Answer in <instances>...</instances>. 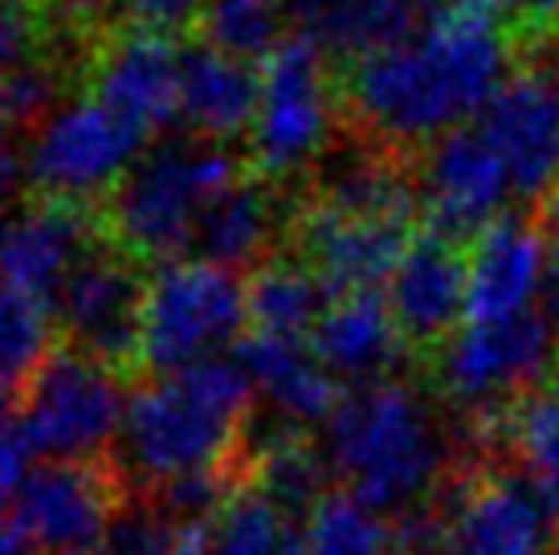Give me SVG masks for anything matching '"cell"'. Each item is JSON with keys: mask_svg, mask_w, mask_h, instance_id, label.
<instances>
[{"mask_svg": "<svg viewBox=\"0 0 559 555\" xmlns=\"http://www.w3.org/2000/svg\"><path fill=\"white\" fill-rule=\"evenodd\" d=\"M91 555H98V552H91Z\"/></svg>", "mask_w": 559, "mask_h": 555, "instance_id": "obj_43", "label": "cell"}, {"mask_svg": "<svg viewBox=\"0 0 559 555\" xmlns=\"http://www.w3.org/2000/svg\"><path fill=\"white\" fill-rule=\"evenodd\" d=\"M544 58L547 62H544V74L539 78H544L547 86H551V94L559 98V37L551 42V46H544Z\"/></svg>", "mask_w": 559, "mask_h": 555, "instance_id": "obj_40", "label": "cell"}, {"mask_svg": "<svg viewBox=\"0 0 559 555\" xmlns=\"http://www.w3.org/2000/svg\"><path fill=\"white\" fill-rule=\"evenodd\" d=\"M323 449L335 479L389 519L425 503L457 470L450 421H437L429 401L404 380L343 392Z\"/></svg>", "mask_w": 559, "mask_h": 555, "instance_id": "obj_2", "label": "cell"}, {"mask_svg": "<svg viewBox=\"0 0 559 555\" xmlns=\"http://www.w3.org/2000/svg\"><path fill=\"white\" fill-rule=\"evenodd\" d=\"M319 209L368 221H408L420 209V185L408 180L401 160L384 143H343L319 160L314 176Z\"/></svg>", "mask_w": 559, "mask_h": 555, "instance_id": "obj_23", "label": "cell"}, {"mask_svg": "<svg viewBox=\"0 0 559 555\" xmlns=\"http://www.w3.org/2000/svg\"><path fill=\"white\" fill-rule=\"evenodd\" d=\"M253 409L258 388L246 368L229 355L204 359L180 376L131 392L110 458L119 462L131 491H156L180 474L225 462Z\"/></svg>", "mask_w": 559, "mask_h": 555, "instance_id": "obj_3", "label": "cell"}, {"mask_svg": "<svg viewBox=\"0 0 559 555\" xmlns=\"http://www.w3.org/2000/svg\"><path fill=\"white\" fill-rule=\"evenodd\" d=\"M511 176L514 197L539 201L559 185V98L544 78L511 74L474 123Z\"/></svg>", "mask_w": 559, "mask_h": 555, "instance_id": "obj_17", "label": "cell"}, {"mask_svg": "<svg viewBox=\"0 0 559 555\" xmlns=\"http://www.w3.org/2000/svg\"><path fill=\"white\" fill-rule=\"evenodd\" d=\"M331 307V294L307 262L270 258L246 278V315L253 335L311 340V331Z\"/></svg>", "mask_w": 559, "mask_h": 555, "instance_id": "obj_25", "label": "cell"}, {"mask_svg": "<svg viewBox=\"0 0 559 555\" xmlns=\"http://www.w3.org/2000/svg\"><path fill=\"white\" fill-rule=\"evenodd\" d=\"M131 16L147 25V29L171 33V29H185L192 21H201L209 0H127Z\"/></svg>", "mask_w": 559, "mask_h": 555, "instance_id": "obj_37", "label": "cell"}, {"mask_svg": "<svg viewBox=\"0 0 559 555\" xmlns=\"http://www.w3.org/2000/svg\"><path fill=\"white\" fill-rule=\"evenodd\" d=\"M127 401L123 376L62 343L25 385V433L46 462H98L119 446Z\"/></svg>", "mask_w": 559, "mask_h": 555, "instance_id": "obj_7", "label": "cell"}, {"mask_svg": "<svg viewBox=\"0 0 559 555\" xmlns=\"http://www.w3.org/2000/svg\"><path fill=\"white\" fill-rule=\"evenodd\" d=\"M544 229H547V237H559V185L544 201Z\"/></svg>", "mask_w": 559, "mask_h": 555, "instance_id": "obj_41", "label": "cell"}, {"mask_svg": "<svg viewBox=\"0 0 559 555\" xmlns=\"http://www.w3.org/2000/svg\"><path fill=\"white\" fill-rule=\"evenodd\" d=\"M335 94L326 82V54L307 37H290L262 66V103L249 131V160L262 180L298 176L331 152Z\"/></svg>", "mask_w": 559, "mask_h": 555, "instance_id": "obj_9", "label": "cell"}, {"mask_svg": "<svg viewBox=\"0 0 559 555\" xmlns=\"http://www.w3.org/2000/svg\"><path fill=\"white\" fill-rule=\"evenodd\" d=\"M86 66L94 103L147 135L180 119V46L168 33L147 25L110 33Z\"/></svg>", "mask_w": 559, "mask_h": 555, "instance_id": "obj_14", "label": "cell"}, {"mask_svg": "<svg viewBox=\"0 0 559 555\" xmlns=\"http://www.w3.org/2000/svg\"><path fill=\"white\" fill-rule=\"evenodd\" d=\"M53 352V307L0 282V380L25 388Z\"/></svg>", "mask_w": 559, "mask_h": 555, "instance_id": "obj_30", "label": "cell"}, {"mask_svg": "<svg viewBox=\"0 0 559 555\" xmlns=\"http://www.w3.org/2000/svg\"><path fill=\"white\" fill-rule=\"evenodd\" d=\"M311 347L335 380H356V388L392 380V371L401 368V359L408 355L401 327L389 310V298H380V294L331 298L326 315L311 331Z\"/></svg>", "mask_w": 559, "mask_h": 555, "instance_id": "obj_22", "label": "cell"}, {"mask_svg": "<svg viewBox=\"0 0 559 555\" xmlns=\"http://www.w3.org/2000/svg\"><path fill=\"white\" fill-rule=\"evenodd\" d=\"M258 103L262 74L249 62H237L204 42L180 49V123L197 131V139L217 147L241 139L253 131Z\"/></svg>", "mask_w": 559, "mask_h": 555, "instance_id": "obj_20", "label": "cell"}, {"mask_svg": "<svg viewBox=\"0 0 559 555\" xmlns=\"http://www.w3.org/2000/svg\"><path fill=\"white\" fill-rule=\"evenodd\" d=\"M384 298L408 355L429 359L441 352L457 335V323L466 319L469 262L462 246H450L429 229L413 237Z\"/></svg>", "mask_w": 559, "mask_h": 555, "instance_id": "obj_16", "label": "cell"}, {"mask_svg": "<svg viewBox=\"0 0 559 555\" xmlns=\"http://www.w3.org/2000/svg\"><path fill=\"white\" fill-rule=\"evenodd\" d=\"M91 213L82 204L37 201L0 225V282L53 303L70 270L94 246Z\"/></svg>", "mask_w": 559, "mask_h": 555, "instance_id": "obj_19", "label": "cell"}, {"mask_svg": "<svg viewBox=\"0 0 559 555\" xmlns=\"http://www.w3.org/2000/svg\"><path fill=\"white\" fill-rule=\"evenodd\" d=\"M535 310L544 315L547 323H551V331L559 335V253L551 258V265H547V274H544V286H539V303H535Z\"/></svg>", "mask_w": 559, "mask_h": 555, "instance_id": "obj_38", "label": "cell"}, {"mask_svg": "<svg viewBox=\"0 0 559 555\" xmlns=\"http://www.w3.org/2000/svg\"><path fill=\"white\" fill-rule=\"evenodd\" d=\"M33 37H37V9H29L25 0H0V78L33 62Z\"/></svg>", "mask_w": 559, "mask_h": 555, "instance_id": "obj_34", "label": "cell"}, {"mask_svg": "<svg viewBox=\"0 0 559 555\" xmlns=\"http://www.w3.org/2000/svg\"><path fill=\"white\" fill-rule=\"evenodd\" d=\"M49 307L66 347L123 380L143 368L147 274L140 258H131L110 237H98L82 253V262L70 270Z\"/></svg>", "mask_w": 559, "mask_h": 555, "instance_id": "obj_6", "label": "cell"}, {"mask_svg": "<svg viewBox=\"0 0 559 555\" xmlns=\"http://www.w3.org/2000/svg\"><path fill=\"white\" fill-rule=\"evenodd\" d=\"M58 94H62V66L33 58L9 78H0V127L25 131L46 123L58 110Z\"/></svg>", "mask_w": 559, "mask_h": 555, "instance_id": "obj_32", "label": "cell"}, {"mask_svg": "<svg viewBox=\"0 0 559 555\" xmlns=\"http://www.w3.org/2000/svg\"><path fill=\"white\" fill-rule=\"evenodd\" d=\"M246 282L201 258L159 265L147 278L143 307V371L156 380L180 376L241 343Z\"/></svg>", "mask_w": 559, "mask_h": 555, "instance_id": "obj_5", "label": "cell"}, {"mask_svg": "<svg viewBox=\"0 0 559 555\" xmlns=\"http://www.w3.org/2000/svg\"><path fill=\"white\" fill-rule=\"evenodd\" d=\"M180 523L156 503V494L135 491L115 510L98 555H176Z\"/></svg>", "mask_w": 559, "mask_h": 555, "instance_id": "obj_31", "label": "cell"}, {"mask_svg": "<svg viewBox=\"0 0 559 555\" xmlns=\"http://www.w3.org/2000/svg\"><path fill=\"white\" fill-rule=\"evenodd\" d=\"M514 197L511 176L478 127H457L429 143L420 164V213L450 246H474Z\"/></svg>", "mask_w": 559, "mask_h": 555, "instance_id": "obj_13", "label": "cell"}, {"mask_svg": "<svg viewBox=\"0 0 559 555\" xmlns=\"http://www.w3.org/2000/svg\"><path fill=\"white\" fill-rule=\"evenodd\" d=\"M147 131L119 119L94 98H74L37 127L29 143V180L46 201L82 204L115 192L143 160Z\"/></svg>", "mask_w": 559, "mask_h": 555, "instance_id": "obj_10", "label": "cell"}, {"mask_svg": "<svg viewBox=\"0 0 559 555\" xmlns=\"http://www.w3.org/2000/svg\"><path fill=\"white\" fill-rule=\"evenodd\" d=\"M25 425V388L0 380V433H13Z\"/></svg>", "mask_w": 559, "mask_h": 555, "instance_id": "obj_39", "label": "cell"}, {"mask_svg": "<svg viewBox=\"0 0 559 555\" xmlns=\"http://www.w3.org/2000/svg\"><path fill=\"white\" fill-rule=\"evenodd\" d=\"M119 0H33L37 21L46 29H58L62 37H86V33L103 29L115 16Z\"/></svg>", "mask_w": 559, "mask_h": 555, "instance_id": "obj_33", "label": "cell"}, {"mask_svg": "<svg viewBox=\"0 0 559 555\" xmlns=\"http://www.w3.org/2000/svg\"><path fill=\"white\" fill-rule=\"evenodd\" d=\"M551 265V237L527 216H502L469 246V323H498L527 315Z\"/></svg>", "mask_w": 559, "mask_h": 555, "instance_id": "obj_18", "label": "cell"}, {"mask_svg": "<svg viewBox=\"0 0 559 555\" xmlns=\"http://www.w3.org/2000/svg\"><path fill=\"white\" fill-rule=\"evenodd\" d=\"M37 453L29 441V433L25 425L13 433H0V519H9L16 507V498L25 491V482H29V458Z\"/></svg>", "mask_w": 559, "mask_h": 555, "instance_id": "obj_35", "label": "cell"}, {"mask_svg": "<svg viewBox=\"0 0 559 555\" xmlns=\"http://www.w3.org/2000/svg\"><path fill=\"white\" fill-rule=\"evenodd\" d=\"M213 555H302V523L286 519L258 486H241L217 515Z\"/></svg>", "mask_w": 559, "mask_h": 555, "instance_id": "obj_29", "label": "cell"}, {"mask_svg": "<svg viewBox=\"0 0 559 555\" xmlns=\"http://www.w3.org/2000/svg\"><path fill=\"white\" fill-rule=\"evenodd\" d=\"M237 364L253 380L265 409L295 421L298 429H314L335 416L343 388L331 371L319 364L311 343L274 340V335H246L237 343Z\"/></svg>", "mask_w": 559, "mask_h": 555, "instance_id": "obj_21", "label": "cell"}, {"mask_svg": "<svg viewBox=\"0 0 559 555\" xmlns=\"http://www.w3.org/2000/svg\"><path fill=\"white\" fill-rule=\"evenodd\" d=\"M544 385H547V392H551V397L559 401V352H556V359H551V371H547Z\"/></svg>", "mask_w": 559, "mask_h": 555, "instance_id": "obj_42", "label": "cell"}, {"mask_svg": "<svg viewBox=\"0 0 559 555\" xmlns=\"http://www.w3.org/2000/svg\"><path fill=\"white\" fill-rule=\"evenodd\" d=\"M445 555H559V523L519 470H453L437 486Z\"/></svg>", "mask_w": 559, "mask_h": 555, "instance_id": "obj_12", "label": "cell"}, {"mask_svg": "<svg viewBox=\"0 0 559 555\" xmlns=\"http://www.w3.org/2000/svg\"><path fill=\"white\" fill-rule=\"evenodd\" d=\"M115 458L41 462L16 498L13 519L37 555H91L103 547L115 510L131 498Z\"/></svg>", "mask_w": 559, "mask_h": 555, "instance_id": "obj_11", "label": "cell"}, {"mask_svg": "<svg viewBox=\"0 0 559 555\" xmlns=\"http://www.w3.org/2000/svg\"><path fill=\"white\" fill-rule=\"evenodd\" d=\"M241 180L234 152L204 139H176L127 172L107 197V237L140 262H180L204 209Z\"/></svg>", "mask_w": 559, "mask_h": 555, "instance_id": "obj_4", "label": "cell"}, {"mask_svg": "<svg viewBox=\"0 0 559 555\" xmlns=\"http://www.w3.org/2000/svg\"><path fill=\"white\" fill-rule=\"evenodd\" d=\"M408 241V221L343 216L319 204L295 221L298 262L311 265L331 298L376 294L380 286H389Z\"/></svg>", "mask_w": 559, "mask_h": 555, "instance_id": "obj_15", "label": "cell"}, {"mask_svg": "<svg viewBox=\"0 0 559 555\" xmlns=\"http://www.w3.org/2000/svg\"><path fill=\"white\" fill-rule=\"evenodd\" d=\"M511 465L535 486L559 523V401L527 392L511 413Z\"/></svg>", "mask_w": 559, "mask_h": 555, "instance_id": "obj_28", "label": "cell"}, {"mask_svg": "<svg viewBox=\"0 0 559 555\" xmlns=\"http://www.w3.org/2000/svg\"><path fill=\"white\" fill-rule=\"evenodd\" d=\"M286 21L290 16L282 0H209L201 16V42L237 62L265 66L286 46Z\"/></svg>", "mask_w": 559, "mask_h": 555, "instance_id": "obj_27", "label": "cell"}, {"mask_svg": "<svg viewBox=\"0 0 559 555\" xmlns=\"http://www.w3.org/2000/svg\"><path fill=\"white\" fill-rule=\"evenodd\" d=\"M556 352V331L539 310L498 323H466L429 355V380L450 413L502 409L547 380Z\"/></svg>", "mask_w": 559, "mask_h": 555, "instance_id": "obj_8", "label": "cell"}, {"mask_svg": "<svg viewBox=\"0 0 559 555\" xmlns=\"http://www.w3.org/2000/svg\"><path fill=\"white\" fill-rule=\"evenodd\" d=\"M278 229V197L270 192L265 180L241 176L234 188H225L217 201L204 209L192 249L201 253V262H213L221 270L237 274V270H249V265H262Z\"/></svg>", "mask_w": 559, "mask_h": 555, "instance_id": "obj_24", "label": "cell"}, {"mask_svg": "<svg viewBox=\"0 0 559 555\" xmlns=\"http://www.w3.org/2000/svg\"><path fill=\"white\" fill-rule=\"evenodd\" d=\"M29 185V147H21L16 131L0 127V225L13 213H21L16 204Z\"/></svg>", "mask_w": 559, "mask_h": 555, "instance_id": "obj_36", "label": "cell"}, {"mask_svg": "<svg viewBox=\"0 0 559 555\" xmlns=\"http://www.w3.org/2000/svg\"><path fill=\"white\" fill-rule=\"evenodd\" d=\"M302 555H396V540L380 510L335 486L302 523Z\"/></svg>", "mask_w": 559, "mask_h": 555, "instance_id": "obj_26", "label": "cell"}, {"mask_svg": "<svg viewBox=\"0 0 559 555\" xmlns=\"http://www.w3.org/2000/svg\"><path fill=\"white\" fill-rule=\"evenodd\" d=\"M425 29L352 62L343 103L384 147L437 143L478 119L511 66L507 0H420Z\"/></svg>", "mask_w": 559, "mask_h": 555, "instance_id": "obj_1", "label": "cell"}]
</instances>
